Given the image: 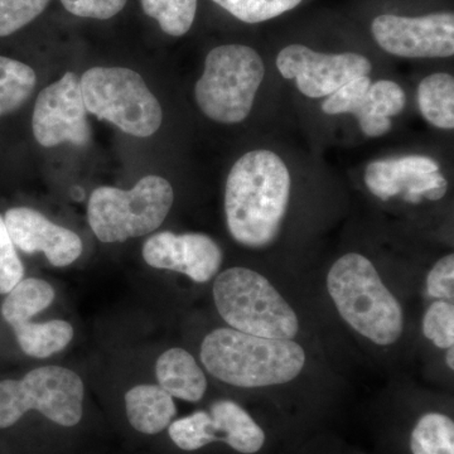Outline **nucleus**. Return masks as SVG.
Masks as SVG:
<instances>
[{
	"instance_id": "1",
	"label": "nucleus",
	"mask_w": 454,
	"mask_h": 454,
	"mask_svg": "<svg viewBox=\"0 0 454 454\" xmlns=\"http://www.w3.org/2000/svg\"><path fill=\"white\" fill-rule=\"evenodd\" d=\"M291 173L268 149L247 152L236 160L225 187L230 234L244 247H265L276 240L291 197Z\"/></svg>"
},
{
	"instance_id": "2",
	"label": "nucleus",
	"mask_w": 454,
	"mask_h": 454,
	"mask_svg": "<svg viewBox=\"0 0 454 454\" xmlns=\"http://www.w3.org/2000/svg\"><path fill=\"white\" fill-rule=\"evenodd\" d=\"M201 361L212 376L226 384L262 387L294 380L306 365V352L292 340L219 328L203 340Z\"/></svg>"
},
{
	"instance_id": "3",
	"label": "nucleus",
	"mask_w": 454,
	"mask_h": 454,
	"mask_svg": "<svg viewBox=\"0 0 454 454\" xmlns=\"http://www.w3.org/2000/svg\"><path fill=\"white\" fill-rule=\"evenodd\" d=\"M327 288L340 316L357 333L380 346L403 333V309L369 259L348 253L328 271Z\"/></svg>"
},
{
	"instance_id": "4",
	"label": "nucleus",
	"mask_w": 454,
	"mask_h": 454,
	"mask_svg": "<svg viewBox=\"0 0 454 454\" xmlns=\"http://www.w3.org/2000/svg\"><path fill=\"white\" fill-rule=\"evenodd\" d=\"M214 300L220 316L236 331L293 340L300 331L297 315L267 278L247 268H231L217 276Z\"/></svg>"
},
{
	"instance_id": "5",
	"label": "nucleus",
	"mask_w": 454,
	"mask_h": 454,
	"mask_svg": "<svg viewBox=\"0 0 454 454\" xmlns=\"http://www.w3.org/2000/svg\"><path fill=\"white\" fill-rule=\"evenodd\" d=\"M264 76V61L252 47H216L206 57L205 70L196 83L197 106L220 124L244 121L252 113Z\"/></svg>"
},
{
	"instance_id": "6",
	"label": "nucleus",
	"mask_w": 454,
	"mask_h": 454,
	"mask_svg": "<svg viewBox=\"0 0 454 454\" xmlns=\"http://www.w3.org/2000/svg\"><path fill=\"white\" fill-rule=\"evenodd\" d=\"M173 201L172 184L160 176H146L129 191L98 187L90 195V227L103 243H122L157 230Z\"/></svg>"
},
{
	"instance_id": "7",
	"label": "nucleus",
	"mask_w": 454,
	"mask_h": 454,
	"mask_svg": "<svg viewBox=\"0 0 454 454\" xmlns=\"http://www.w3.org/2000/svg\"><path fill=\"white\" fill-rule=\"evenodd\" d=\"M80 83L86 110L124 133L148 138L162 125V106L136 71L124 67L90 68Z\"/></svg>"
},
{
	"instance_id": "8",
	"label": "nucleus",
	"mask_w": 454,
	"mask_h": 454,
	"mask_svg": "<svg viewBox=\"0 0 454 454\" xmlns=\"http://www.w3.org/2000/svg\"><path fill=\"white\" fill-rule=\"evenodd\" d=\"M83 394L82 378L61 366L38 367L22 380L0 381V429L14 426L29 411L59 426H76L82 418Z\"/></svg>"
},
{
	"instance_id": "9",
	"label": "nucleus",
	"mask_w": 454,
	"mask_h": 454,
	"mask_svg": "<svg viewBox=\"0 0 454 454\" xmlns=\"http://www.w3.org/2000/svg\"><path fill=\"white\" fill-rule=\"evenodd\" d=\"M277 67L286 80L309 98H327L345 83L369 76L372 65L367 57L355 52H316L303 44H289L277 57Z\"/></svg>"
},
{
	"instance_id": "10",
	"label": "nucleus",
	"mask_w": 454,
	"mask_h": 454,
	"mask_svg": "<svg viewBox=\"0 0 454 454\" xmlns=\"http://www.w3.org/2000/svg\"><path fill=\"white\" fill-rule=\"evenodd\" d=\"M376 43L404 59H447L454 55V16L439 12L422 17L381 14L372 23Z\"/></svg>"
},
{
	"instance_id": "11",
	"label": "nucleus",
	"mask_w": 454,
	"mask_h": 454,
	"mask_svg": "<svg viewBox=\"0 0 454 454\" xmlns=\"http://www.w3.org/2000/svg\"><path fill=\"white\" fill-rule=\"evenodd\" d=\"M32 129L37 142L46 148L62 143L89 145L91 128L76 74H65L42 90L33 110Z\"/></svg>"
},
{
	"instance_id": "12",
	"label": "nucleus",
	"mask_w": 454,
	"mask_h": 454,
	"mask_svg": "<svg viewBox=\"0 0 454 454\" xmlns=\"http://www.w3.org/2000/svg\"><path fill=\"white\" fill-rule=\"evenodd\" d=\"M364 179L370 192L382 201L399 195L411 203H420L423 200L439 201L448 191L441 166L427 155L373 160L366 167Z\"/></svg>"
},
{
	"instance_id": "13",
	"label": "nucleus",
	"mask_w": 454,
	"mask_h": 454,
	"mask_svg": "<svg viewBox=\"0 0 454 454\" xmlns=\"http://www.w3.org/2000/svg\"><path fill=\"white\" fill-rule=\"evenodd\" d=\"M143 258L152 268L177 271L193 282L206 283L219 271L223 252L210 236L163 231L145 241Z\"/></svg>"
},
{
	"instance_id": "14",
	"label": "nucleus",
	"mask_w": 454,
	"mask_h": 454,
	"mask_svg": "<svg viewBox=\"0 0 454 454\" xmlns=\"http://www.w3.org/2000/svg\"><path fill=\"white\" fill-rule=\"evenodd\" d=\"M4 223L14 247L27 254L43 253L53 267H67L82 255V241L76 232L51 223L33 208H11Z\"/></svg>"
},
{
	"instance_id": "15",
	"label": "nucleus",
	"mask_w": 454,
	"mask_h": 454,
	"mask_svg": "<svg viewBox=\"0 0 454 454\" xmlns=\"http://www.w3.org/2000/svg\"><path fill=\"white\" fill-rule=\"evenodd\" d=\"M207 443L223 441L232 450L244 454L259 452L264 446L265 433L240 405L219 400L211 405L205 424Z\"/></svg>"
},
{
	"instance_id": "16",
	"label": "nucleus",
	"mask_w": 454,
	"mask_h": 454,
	"mask_svg": "<svg viewBox=\"0 0 454 454\" xmlns=\"http://www.w3.org/2000/svg\"><path fill=\"white\" fill-rule=\"evenodd\" d=\"M155 373L164 391L186 402H200L207 389L205 373L186 349L170 348L160 355Z\"/></svg>"
},
{
	"instance_id": "17",
	"label": "nucleus",
	"mask_w": 454,
	"mask_h": 454,
	"mask_svg": "<svg viewBox=\"0 0 454 454\" xmlns=\"http://www.w3.org/2000/svg\"><path fill=\"white\" fill-rule=\"evenodd\" d=\"M130 426L143 434H158L177 413L173 396L160 385H137L125 394Z\"/></svg>"
},
{
	"instance_id": "18",
	"label": "nucleus",
	"mask_w": 454,
	"mask_h": 454,
	"mask_svg": "<svg viewBox=\"0 0 454 454\" xmlns=\"http://www.w3.org/2000/svg\"><path fill=\"white\" fill-rule=\"evenodd\" d=\"M406 106V95L402 86L391 80L372 83L357 119L361 130L370 138H379L391 130V116L399 115Z\"/></svg>"
},
{
	"instance_id": "19",
	"label": "nucleus",
	"mask_w": 454,
	"mask_h": 454,
	"mask_svg": "<svg viewBox=\"0 0 454 454\" xmlns=\"http://www.w3.org/2000/svg\"><path fill=\"white\" fill-rule=\"evenodd\" d=\"M417 101L424 119L438 129H454V79L437 73L424 77L417 90Z\"/></svg>"
},
{
	"instance_id": "20",
	"label": "nucleus",
	"mask_w": 454,
	"mask_h": 454,
	"mask_svg": "<svg viewBox=\"0 0 454 454\" xmlns=\"http://www.w3.org/2000/svg\"><path fill=\"white\" fill-rule=\"evenodd\" d=\"M55 297V289L46 280L37 278L20 280L3 301V318L12 328L25 324L50 307Z\"/></svg>"
},
{
	"instance_id": "21",
	"label": "nucleus",
	"mask_w": 454,
	"mask_h": 454,
	"mask_svg": "<svg viewBox=\"0 0 454 454\" xmlns=\"http://www.w3.org/2000/svg\"><path fill=\"white\" fill-rule=\"evenodd\" d=\"M13 330L22 351L35 358L50 357L62 351L74 337L73 325L59 319L44 324L28 321L14 325Z\"/></svg>"
},
{
	"instance_id": "22",
	"label": "nucleus",
	"mask_w": 454,
	"mask_h": 454,
	"mask_svg": "<svg viewBox=\"0 0 454 454\" xmlns=\"http://www.w3.org/2000/svg\"><path fill=\"white\" fill-rule=\"evenodd\" d=\"M37 76L28 65L0 56V116L16 112L35 91Z\"/></svg>"
},
{
	"instance_id": "23",
	"label": "nucleus",
	"mask_w": 454,
	"mask_h": 454,
	"mask_svg": "<svg viewBox=\"0 0 454 454\" xmlns=\"http://www.w3.org/2000/svg\"><path fill=\"white\" fill-rule=\"evenodd\" d=\"M413 454H454V423L444 414L420 418L411 437Z\"/></svg>"
},
{
	"instance_id": "24",
	"label": "nucleus",
	"mask_w": 454,
	"mask_h": 454,
	"mask_svg": "<svg viewBox=\"0 0 454 454\" xmlns=\"http://www.w3.org/2000/svg\"><path fill=\"white\" fill-rule=\"evenodd\" d=\"M146 16L172 37L186 35L195 22L197 0H140Z\"/></svg>"
},
{
	"instance_id": "25",
	"label": "nucleus",
	"mask_w": 454,
	"mask_h": 454,
	"mask_svg": "<svg viewBox=\"0 0 454 454\" xmlns=\"http://www.w3.org/2000/svg\"><path fill=\"white\" fill-rule=\"evenodd\" d=\"M241 22L262 23L292 11L301 0H212Z\"/></svg>"
},
{
	"instance_id": "26",
	"label": "nucleus",
	"mask_w": 454,
	"mask_h": 454,
	"mask_svg": "<svg viewBox=\"0 0 454 454\" xmlns=\"http://www.w3.org/2000/svg\"><path fill=\"white\" fill-rule=\"evenodd\" d=\"M423 333L439 348L454 345V306L447 301H438L427 310L423 319Z\"/></svg>"
},
{
	"instance_id": "27",
	"label": "nucleus",
	"mask_w": 454,
	"mask_h": 454,
	"mask_svg": "<svg viewBox=\"0 0 454 454\" xmlns=\"http://www.w3.org/2000/svg\"><path fill=\"white\" fill-rule=\"evenodd\" d=\"M51 0H0V37L13 35L31 23Z\"/></svg>"
},
{
	"instance_id": "28",
	"label": "nucleus",
	"mask_w": 454,
	"mask_h": 454,
	"mask_svg": "<svg viewBox=\"0 0 454 454\" xmlns=\"http://www.w3.org/2000/svg\"><path fill=\"white\" fill-rule=\"evenodd\" d=\"M372 83L370 76L357 77L345 83L342 88L325 98L322 103V110L328 115H342V114L356 115L365 103L367 91Z\"/></svg>"
},
{
	"instance_id": "29",
	"label": "nucleus",
	"mask_w": 454,
	"mask_h": 454,
	"mask_svg": "<svg viewBox=\"0 0 454 454\" xmlns=\"http://www.w3.org/2000/svg\"><path fill=\"white\" fill-rule=\"evenodd\" d=\"M25 276V267L0 215V294H8Z\"/></svg>"
},
{
	"instance_id": "30",
	"label": "nucleus",
	"mask_w": 454,
	"mask_h": 454,
	"mask_svg": "<svg viewBox=\"0 0 454 454\" xmlns=\"http://www.w3.org/2000/svg\"><path fill=\"white\" fill-rule=\"evenodd\" d=\"M429 297L452 303L454 300V255L444 256L435 262L427 278Z\"/></svg>"
},
{
	"instance_id": "31",
	"label": "nucleus",
	"mask_w": 454,
	"mask_h": 454,
	"mask_svg": "<svg viewBox=\"0 0 454 454\" xmlns=\"http://www.w3.org/2000/svg\"><path fill=\"white\" fill-rule=\"evenodd\" d=\"M61 3L74 16L104 20L121 12L127 0H61Z\"/></svg>"
},
{
	"instance_id": "32",
	"label": "nucleus",
	"mask_w": 454,
	"mask_h": 454,
	"mask_svg": "<svg viewBox=\"0 0 454 454\" xmlns=\"http://www.w3.org/2000/svg\"><path fill=\"white\" fill-rule=\"evenodd\" d=\"M453 357H454V349H453V348H450V351H448V354H447V365L450 366V370L454 369Z\"/></svg>"
}]
</instances>
